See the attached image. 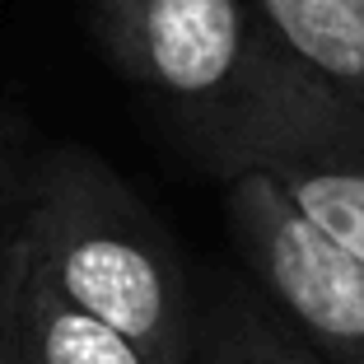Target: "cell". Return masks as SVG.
Returning <instances> with one entry per match:
<instances>
[{
    "mask_svg": "<svg viewBox=\"0 0 364 364\" xmlns=\"http://www.w3.org/2000/svg\"><path fill=\"white\" fill-rule=\"evenodd\" d=\"M23 247L65 299L117 327L154 364H192L201 289L168 225L85 145H43L14 210Z\"/></svg>",
    "mask_w": 364,
    "mask_h": 364,
    "instance_id": "1",
    "label": "cell"
},
{
    "mask_svg": "<svg viewBox=\"0 0 364 364\" xmlns=\"http://www.w3.org/2000/svg\"><path fill=\"white\" fill-rule=\"evenodd\" d=\"M94 38L215 182L304 70L252 0H94Z\"/></svg>",
    "mask_w": 364,
    "mask_h": 364,
    "instance_id": "2",
    "label": "cell"
},
{
    "mask_svg": "<svg viewBox=\"0 0 364 364\" xmlns=\"http://www.w3.org/2000/svg\"><path fill=\"white\" fill-rule=\"evenodd\" d=\"M220 187L247 276L327 364H364V262L332 243L267 173H238Z\"/></svg>",
    "mask_w": 364,
    "mask_h": 364,
    "instance_id": "3",
    "label": "cell"
},
{
    "mask_svg": "<svg viewBox=\"0 0 364 364\" xmlns=\"http://www.w3.org/2000/svg\"><path fill=\"white\" fill-rule=\"evenodd\" d=\"M238 173H267L322 234L364 262V112L309 70L243 140ZM225 178V182H229Z\"/></svg>",
    "mask_w": 364,
    "mask_h": 364,
    "instance_id": "4",
    "label": "cell"
},
{
    "mask_svg": "<svg viewBox=\"0 0 364 364\" xmlns=\"http://www.w3.org/2000/svg\"><path fill=\"white\" fill-rule=\"evenodd\" d=\"M14 318L33 364H154L136 341L85 313L47 280L14 225Z\"/></svg>",
    "mask_w": 364,
    "mask_h": 364,
    "instance_id": "5",
    "label": "cell"
},
{
    "mask_svg": "<svg viewBox=\"0 0 364 364\" xmlns=\"http://www.w3.org/2000/svg\"><path fill=\"white\" fill-rule=\"evenodd\" d=\"M294 61L364 112V0H252Z\"/></svg>",
    "mask_w": 364,
    "mask_h": 364,
    "instance_id": "6",
    "label": "cell"
},
{
    "mask_svg": "<svg viewBox=\"0 0 364 364\" xmlns=\"http://www.w3.org/2000/svg\"><path fill=\"white\" fill-rule=\"evenodd\" d=\"M192 364H327L313 341L252 285L220 280L201 294V336Z\"/></svg>",
    "mask_w": 364,
    "mask_h": 364,
    "instance_id": "7",
    "label": "cell"
},
{
    "mask_svg": "<svg viewBox=\"0 0 364 364\" xmlns=\"http://www.w3.org/2000/svg\"><path fill=\"white\" fill-rule=\"evenodd\" d=\"M38 154H43V140L33 136L28 117L10 98H0V220L23 205Z\"/></svg>",
    "mask_w": 364,
    "mask_h": 364,
    "instance_id": "8",
    "label": "cell"
},
{
    "mask_svg": "<svg viewBox=\"0 0 364 364\" xmlns=\"http://www.w3.org/2000/svg\"><path fill=\"white\" fill-rule=\"evenodd\" d=\"M0 364H33L14 318V215L0 220Z\"/></svg>",
    "mask_w": 364,
    "mask_h": 364,
    "instance_id": "9",
    "label": "cell"
}]
</instances>
